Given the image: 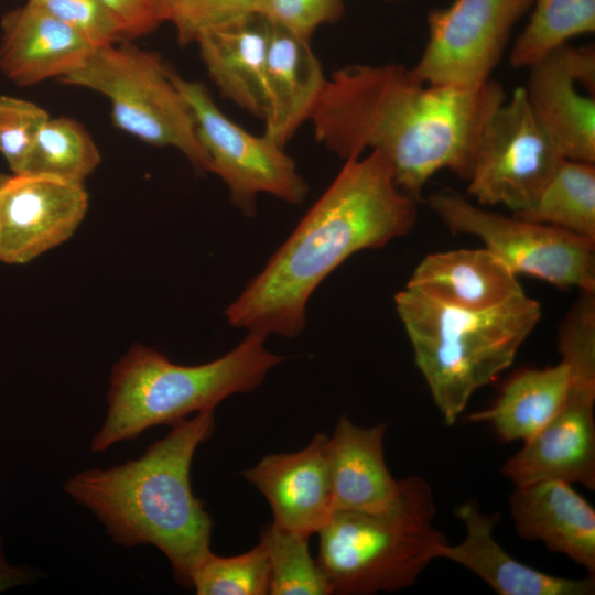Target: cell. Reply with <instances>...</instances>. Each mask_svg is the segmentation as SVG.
<instances>
[{
    "instance_id": "6da1fadb",
    "label": "cell",
    "mask_w": 595,
    "mask_h": 595,
    "mask_svg": "<svg viewBox=\"0 0 595 595\" xmlns=\"http://www.w3.org/2000/svg\"><path fill=\"white\" fill-rule=\"evenodd\" d=\"M507 97L491 78L456 87L421 82L401 64H350L326 77L310 121L316 141L344 160L378 153L418 201L441 170L468 181L480 131Z\"/></svg>"
},
{
    "instance_id": "7a4b0ae2",
    "label": "cell",
    "mask_w": 595,
    "mask_h": 595,
    "mask_svg": "<svg viewBox=\"0 0 595 595\" xmlns=\"http://www.w3.org/2000/svg\"><path fill=\"white\" fill-rule=\"evenodd\" d=\"M416 199L396 183L376 152L354 156L262 270L226 309L228 324L264 336H298L318 285L345 260L408 235Z\"/></svg>"
},
{
    "instance_id": "3957f363",
    "label": "cell",
    "mask_w": 595,
    "mask_h": 595,
    "mask_svg": "<svg viewBox=\"0 0 595 595\" xmlns=\"http://www.w3.org/2000/svg\"><path fill=\"white\" fill-rule=\"evenodd\" d=\"M171 426L140 457L84 469L67 479L64 490L97 517L116 543L158 548L175 581L192 588L195 570L212 552L213 520L193 494L191 466L215 430L214 410Z\"/></svg>"
},
{
    "instance_id": "277c9868",
    "label": "cell",
    "mask_w": 595,
    "mask_h": 595,
    "mask_svg": "<svg viewBox=\"0 0 595 595\" xmlns=\"http://www.w3.org/2000/svg\"><path fill=\"white\" fill-rule=\"evenodd\" d=\"M414 361L448 425L475 391L507 369L540 321L541 306L524 293L482 312L455 309L404 288L394 296Z\"/></svg>"
},
{
    "instance_id": "5b68a950",
    "label": "cell",
    "mask_w": 595,
    "mask_h": 595,
    "mask_svg": "<svg viewBox=\"0 0 595 595\" xmlns=\"http://www.w3.org/2000/svg\"><path fill=\"white\" fill-rule=\"evenodd\" d=\"M266 338L248 332L224 356L193 366L133 345L112 367L106 418L91 439L90 450L105 452L152 426L173 425L188 414L214 410L232 394L255 390L284 359L266 347Z\"/></svg>"
},
{
    "instance_id": "8992f818",
    "label": "cell",
    "mask_w": 595,
    "mask_h": 595,
    "mask_svg": "<svg viewBox=\"0 0 595 595\" xmlns=\"http://www.w3.org/2000/svg\"><path fill=\"white\" fill-rule=\"evenodd\" d=\"M435 512L432 488L421 476L401 478L396 500L383 510L335 511L318 531L316 559L332 594L371 595L413 585L447 543L434 524Z\"/></svg>"
},
{
    "instance_id": "52a82bcc",
    "label": "cell",
    "mask_w": 595,
    "mask_h": 595,
    "mask_svg": "<svg viewBox=\"0 0 595 595\" xmlns=\"http://www.w3.org/2000/svg\"><path fill=\"white\" fill-rule=\"evenodd\" d=\"M559 353L569 366L563 402L551 421L501 467L513 486L558 478L595 489V292L580 295L564 318Z\"/></svg>"
},
{
    "instance_id": "ba28073f",
    "label": "cell",
    "mask_w": 595,
    "mask_h": 595,
    "mask_svg": "<svg viewBox=\"0 0 595 595\" xmlns=\"http://www.w3.org/2000/svg\"><path fill=\"white\" fill-rule=\"evenodd\" d=\"M117 44L95 47L60 80L102 94L118 129L151 145L175 148L197 171L208 172L193 112L173 82L171 68L154 53Z\"/></svg>"
},
{
    "instance_id": "9c48e42d",
    "label": "cell",
    "mask_w": 595,
    "mask_h": 595,
    "mask_svg": "<svg viewBox=\"0 0 595 595\" xmlns=\"http://www.w3.org/2000/svg\"><path fill=\"white\" fill-rule=\"evenodd\" d=\"M428 205L452 232L479 238L515 274L595 292V240L484 209L450 190L430 195Z\"/></svg>"
},
{
    "instance_id": "30bf717a",
    "label": "cell",
    "mask_w": 595,
    "mask_h": 595,
    "mask_svg": "<svg viewBox=\"0 0 595 595\" xmlns=\"http://www.w3.org/2000/svg\"><path fill=\"white\" fill-rule=\"evenodd\" d=\"M564 160L518 87L480 131L467 193L479 205L519 213L536 202Z\"/></svg>"
},
{
    "instance_id": "8fae6325",
    "label": "cell",
    "mask_w": 595,
    "mask_h": 595,
    "mask_svg": "<svg viewBox=\"0 0 595 595\" xmlns=\"http://www.w3.org/2000/svg\"><path fill=\"white\" fill-rule=\"evenodd\" d=\"M171 76L193 112L199 142L209 161L208 172L221 178L231 202L244 215H255L256 199L262 193L289 204L303 202L307 184L283 147L267 134H251L230 120L203 84L185 79L172 69Z\"/></svg>"
},
{
    "instance_id": "7c38bea8",
    "label": "cell",
    "mask_w": 595,
    "mask_h": 595,
    "mask_svg": "<svg viewBox=\"0 0 595 595\" xmlns=\"http://www.w3.org/2000/svg\"><path fill=\"white\" fill-rule=\"evenodd\" d=\"M533 0H454L428 14V40L410 67L424 83L477 87L490 79Z\"/></svg>"
},
{
    "instance_id": "4fadbf2b",
    "label": "cell",
    "mask_w": 595,
    "mask_h": 595,
    "mask_svg": "<svg viewBox=\"0 0 595 595\" xmlns=\"http://www.w3.org/2000/svg\"><path fill=\"white\" fill-rule=\"evenodd\" d=\"M528 104L567 160L595 163V50L569 43L528 67Z\"/></svg>"
},
{
    "instance_id": "5bb4252c",
    "label": "cell",
    "mask_w": 595,
    "mask_h": 595,
    "mask_svg": "<svg viewBox=\"0 0 595 595\" xmlns=\"http://www.w3.org/2000/svg\"><path fill=\"white\" fill-rule=\"evenodd\" d=\"M88 208L84 184L14 174L0 192V261L26 263L68 240Z\"/></svg>"
},
{
    "instance_id": "9a60e30c",
    "label": "cell",
    "mask_w": 595,
    "mask_h": 595,
    "mask_svg": "<svg viewBox=\"0 0 595 595\" xmlns=\"http://www.w3.org/2000/svg\"><path fill=\"white\" fill-rule=\"evenodd\" d=\"M328 439L316 433L301 451L267 455L241 473L268 500L274 524L311 537L333 516Z\"/></svg>"
},
{
    "instance_id": "2e32d148",
    "label": "cell",
    "mask_w": 595,
    "mask_h": 595,
    "mask_svg": "<svg viewBox=\"0 0 595 595\" xmlns=\"http://www.w3.org/2000/svg\"><path fill=\"white\" fill-rule=\"evenodd\" d=\"M509 509L520 538L544 543L595 576V509L571 483L549 478L515 485Z\"/></svg>"
},
{
    "instance_id": "e0dca14e",
    "label": "cell",
    "mask_w": 595,
    "mask_h": 595,
    "mask_svg": "<svg viewBox=\"0 0 595 595\" xmlns=\"http://www.w3.org/2000/svg\"><path fill=\"white\" fill-rule=\"evenodd\" d=\"M456 517L465 527V538L456 545L444 544L439 554L480 577L500 595H592L595 576L567 578L526 565L509 553L494 537L496 515H485L475 501L461 504Z\"/></svg>"
},
{
    "instance_id": "ac0fdd59",
    "label": "cell",
    "mask_w": 595,
    "mask_h": 595,
    "mask_svg": "<svg viewBox=\"0 0 595 595\" xmlns=\"http://www.w3.org/2000/svg\"><path fill=\"white\" fill-rule=\"evenodd\" d=\"M1 29L0 68L21 86L60 79L95 48L75 30L28 2L6 13Z\"/></svg>"
},
{
    "instance_id": "d6986e66",
    "label": "cell",
    "mask_w": 595,
    "mask_h": 595,
    "mask_svg": "<svg viewBox=\"0 0 595 595\" xmlns=\"http://www.w3.org/2000/svg\"><path fill=\"white\" fill-rule=\"evenodd\" d=\"M405 286L472 312L491 310L523 293L517 274L486 248L431 253L416 266Z\"/></svg>"
},
{
    "instance_id": "ffe728a7",
    "label": "cell",
    "mask_w": 595,
    "mask_h": 595,
    "mask_svg": "<svg viewBox=\"0 0 595 595\" xmlns=\"http://www.w3.org/2000/svg\"><path fill=\"white\" fill-rule=\"evenodd\" d=\"M386 429V423L363 428L339 418L327 448L334 512H376L396 500L400 479L385 461Z\"/></svg>"
},
{
    "instance_id": "44dd1931",
    "label": "cell",
    "mask_w": 595,
    "mask_h": 595,
    "mask_svg": "<svg viewBox=\"0 0 595 595\" xmlns=\"http://www.w3.org/2000/svg\"><path fill=\"white\" fill-rule=\"evenodd\" d=\"M268 22V111L264 134L284 148L310 120L326 77L310 40Z\"/></svg>"
},
{
    "instance_id": "7402d4cb",
    "label": "cell",
    "mask_w": 595,
    "mask_h": 595,
    "mask_svg": "<svg viewBox=\"0 0 595 595\" xmlns=\"http://www.w3.org/2000/svg\"><path fill=\"white\" fill-rule=\"evenodd\" d=\"M208 76L221 94L264 120L268 111V22L252 14L202 34L195 42Z\"/></svg>"
},
{
    "instance_id": "603a6c76",
    "label": "cell",
    "mask_w": 595,
    "mask_h": 595,
    "mask_svg": "<svg viewBox=\"0 0 595 595\" xmlns=\"http://www.w3.org/2000/svg\"><path fill=\"white\" fill-rule=\"evenodd\" d=\"M569 366L526 369L510 378L494 404L468 415L472 422H487L506 443L529 441L560 409L567 387Z\"/></svg>"
},
{
    "instance_id": "cb8c5ba5",
    "label": "cell",
    "mask_w": 595,
    "mask_h": 595,
    "mask_svg": "<svg viewBox=\"0 0 595 595\" xmlns=\"http://www.w3.org/2000/svg\"><path fill=\"white\" fill-rule=\"evenodd\" d=\"M515 216L595 240L594 163L565 159L536 202Z\"/></svg>"
},
{
    "instance_id": "d4e9b609",
    "label": "cell",
    "mask_w": 595,
    "mask_h": 595,
    "mask_svg": "<svg viewBox=\"0 0 595 595\" xmlns=\"http://www.w3.org/2000/svg\"><path fill=\"white\" fill-rule=\"evenodd\" d=\"M529 13L509 53L515 68H528L571 39L595 31V0H533Z\"/></svg>"
},
{
    "instance_id": "484cf974",
    "label": "cell",
    "mask_w": 595,
    "mask_h": 595,
    "mask_svg": "<svg viewBox=\"0 0 595 595\" xmlns=\"http://www.w3.org/2000/svg\"><path fill=\"white\" fill-rule=\"evenodd\" d=\"M100 160L97 145L78 121L48 118L33 142L21 174L84 184Z\"/></svg>"
},
{
    "instance_id": "4316f807",
    "label": "cell",
    "mask_w": 595,
    "mask_h": 595,
    "mask_svg": "<svg viewBox=\"0 0 595 595\" xmlns=\"http://www.w3.org/2000/svg\"><path fill=\"white\" fill-rule=\"evenodd\" d=\"M309 538L273 522L261 534L270 567L271 595H329L331 586L309 549Z\"/></svg>"
},
{
    "instance_id": "83f0119b",
    "label": "cell",
    "mask_w": 595,
    "mask_h": 595,
    "mask_svg": "<svg viewBox=\"0 0 595 595\" xmlns=\"http://www.w3.org/2000/svg\"><path fill=\"white\" fill-rule=\"evenodd\" d=\"M269 582V560L259 542L239 555L219 556L210 552L195 570L192 588L198 595H266Z\"/></svg>"
},
{
    "instance_id": "f1b7e54d",
    "label": "cell",
    "mask_w": 595,
    "mask_h": 595,
    "mask_svg": "<svg viewBox=\"0 0 595 595\" xmlns=\"http://www.w3.org/2000/svg\"><path fill=\"white\" fill-rule=\"evenodd\" d=\"M166 21L181 44L195 43L212 32L257 13L255 0H163Z\"/></svg>"
},
{
    "instance_id": "f546056e",
    "label": "cell",
    "mask_w": 595,
    "mask_h": 595,
    "mask_svg": "<svg viewBox=\"0 0 595 595\" xmlns=\"http://www.w3.org/2000/svg\"><path fill=\"white\" fill-rule=\"evenodd\" d=\"M48 118L31 101L0 95V153L14 174L23 172L33 142Z\"/></svg>"
},
{
    "instance_id": "4dcf8cb0",
    "label": "cell",
    "mask_w": 595,
    "mask_h": 595,
    "mask_svg": "<svg viewBox=\"0 0 595 595\" xmlns=\"http://www.w3.org/2000/svg\"><path fill=\"white\" fill-rule=\"evenodd\" d=\"M28 3L75 30L94 47L125 40L115 15L101 0H28Z\"/></svg>"
},
{
    "instance_id": "1f68e13d",
    "label": "cell",
    "mask_w": 595,
    "mask_h": 595,
    "mask_svg": "<svg viewBox=\"0 0 595 595\" xmlns=\"http://www.w3.org/2000/svg\"><path fill=\"white\" fill-rule=\"evenodd\" d=\"M257 13L303 39L338 20L344 12V0H255Z\"/></svg>"
},
{
    "instance_id": "d6a6232c",
    "label": "cell",
    "mask_w": 595,
    "mask_h": 595,
    "mask_svg": "<svg viewBox=\"0 0 595 595\" xmlns=\"http://www.w3.org/2000/svg\"><path fill=\"white\" fill-rule=\"evenodd\" d=\"M115 15L125 40L153 32L166 22L163 0H101Z\"/></svg>"
},
{
    "instance_id": "836d02e7",
    "label": "cell",
    "mask_w": 595,
    "mask_h": 595,
    "mask_svg": "<svg viewBox=\"0 0 595 595\" xmlns=\"http://www.w3.org/2000/svg\"><path fill=\"white\" fill-rule=\"evenodd\" d=\"M30 577L31 575L21 569H15L8 564L0 565V591L29 581Z\"/></svg>"
},
{
    "instance_id": "e575fe53",
    "label": "cell",
    "mask_w": 595,
    "mask_h": 595,
    "mask_svg": "<svg viewBox=\"0 0 595 595\" xmlns=\"http://www.w3.org/2000/svg\"><path fill=\"white\" fill-rule=\"evenodd\" d=\"M9 177H10L9 175L0 173V192L2 187L4 186V184L7 183V181L9 180Z\"/></svg>"
},
{
    "instance_id": "d590c367",
    "label": "cell",
    "mask_w": 595,
    "mask_h": 595,
    "mask_svg": "<svg viewBox=\"0 0 595 595\" xmlns=\"http://www.w3.org/2000/svg\"><path fill=\"white\" fill-rule=\"evenodd\" d=\"M7 564L6 561H4V558L2 555V552H1V544H0V565H4Z\"/></svg>"
},
{
    "instance_id": "8d00e7d4",
    "label": "cell",
    "mask_w": 595,
    "mask_h": 595,
    "mask_svg": "<svg viewBox=\"0 0 595 595\" xmlns=\"http://www.w3.org/2000/svg\"><path fill=\"white\" fill-rule=\"evenodd\" d=\"M386 1H401V0H386Z\"/></svg>"
}]
</instances>
